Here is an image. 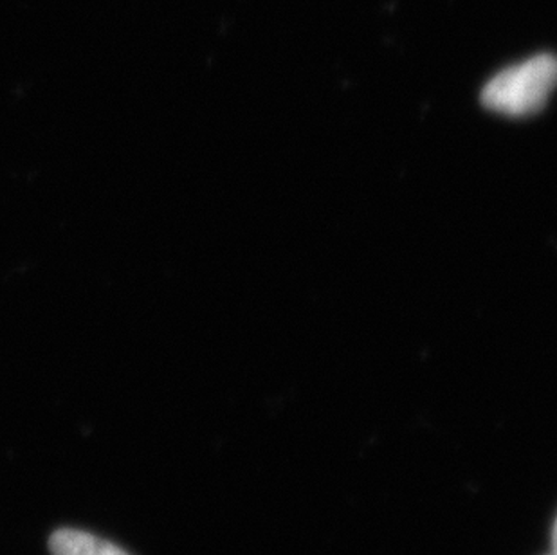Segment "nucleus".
<instances>
[{"label": "nucleus", "instance_id": "obj_1", "mask_svg": "<svg viewBox=\"0 0 557 555\" xmlns=\"http://www.w3.org/2000/svg\"><path fill=\"white\" fill-rule=\"evenodd\" d=\"M556 84V60L537 54L525 62L505 69L490 79L482 101L491 111L502 114L531 115L542 111Z\"/></svg>", "mask_w": 557, "mask_h": 555}, {"label": "nucleus", "instance_id": "obj_2", "mask_svg": "<svg viewBox=\"0 0 557 555\" xmlns=\"http://www.w3.org/2000/svg\"><path fill=\"white\" fill-rule=\"evenodd\" d=\"M49 548L53 555H131L111 541L73 529L54 532L49 541Z\"/></svg>", "mask_w": 557, "mask_h": 555}]
</instances>
